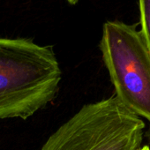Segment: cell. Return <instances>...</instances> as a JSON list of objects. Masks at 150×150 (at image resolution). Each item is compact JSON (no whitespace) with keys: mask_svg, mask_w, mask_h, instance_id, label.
Listing matches in <instances>:
<instances>
[{"mask_svg":"<svg viewBox=\"0 0 150 150\" xmlns=\"http://www.w3.org/2000/svg\"><path fill=\"white\" fill-rule=\"evenodd\" d=\"M62 78L52 46L0 38V119H27L57 96Z\"/></svg>","mask_w":150,"mask_h":150,"instance_id":"6da1fadb","label":"cell"},{"mask_svg":"<svg viewBox=\"0 0 150 150\" xmlns=\"http://www.w3.org/2000/svg\"><path fill=\"white\" fill-rule=\"evenodd\" d=\"M145 122L116 96L86 104L41 150H140Z\"/></svg>","mask_w":150,"mask_h":150,"instance_id":"7a4b0ae2","label":"cell"},{"mask_svg":"<svg viewBox=\"0 0 150 150\" xmlns=\"http://www.w3.org/2000/svg\"><path fill=\"white\" fill-rule=\"evenodd\" d=\"M116 97L150 123V50L132 25L107 21L100 42Z\"/></svg>","mask_w":150,"mask_h":150,"instance_id":"3957f363","label":"cell"},{"mask_svg":"<svg viewBox=\"0 0 150 150\" xmlns=\"http://www.w3.org/2000/svg\"><path fill=\"white\" fill-rule=\"evenodd\" d=\"M140 32L150 50V0H139Z\"/></svg>","mask_w":150,"mask_h":150,"instance_id":"277c9868","label":"cell"},{"mask_svg":"<svg viewBox=\"0 0 150 150\" xmlns=\"http://www.w3.org/2000/svg\"><path fill=\"white\" fill-rule=\"evenodd\" d=\"M79 1H80V0H67V2L70 5H75V4H77Z\"/></svg>","mask_w":150,"mask_h":150,"instance_id":"5b68a950","label":"cell"},{"mask_svg":"<svg viewBox=\"0 0 150 150\" xmlns=\"http://www.w3.org/2000/svg\"><path fill=\"white\" fill-rule=\"evenodd\" d=\"M140 150H150V146H149L148 145H145V146H143L141 147Z\"/></svg>","mask_w":150,"mask_h":150,"instance_id":"8992f818","label":"cell"},{"mask_svg":"<svg viewBox=\"0 0 150 150\" xmlns=\"http://www.w3.org/2000/svg\"><path fill=\"white\" fill-rule=\"evenodd\" d=\"M146 135H147V139H148V142H149V144H150V128H149V130L146 132Z\"/></svg>","mask_w":150,"mask_h":150,"instance_id":"52a82bcc","label":"cell"}]
</instances>
